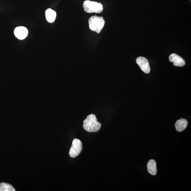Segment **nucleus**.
I'll return each mask as SVG.
<instances>
[{
	"label": "nucleus",
	"mask_w": 191,
	"mask_h": 191,
	"mask_svg": "<svg viewBox=\"0 0 191 191\" xmlns=\"http://www.w3.org/2000/svg\"><path fill=\"white\" fill-rule=\"evenodd\" d=\"M169 59L170 62H173L174 65L175 66L182 67L185 64L184 60L180 56L174 53L170 55Z\"/></svg>",
	"instance_id": "6"
},
{
	"label": "nucleus",
	"mask_w": 191,
	"mask_h": 191,
	"mask_svg": "<svg viewBox=\"0 0 191 191\" xmlns=\"http://www.w3.org/2000/svg\"><path fill=\"white\" fill-rule=\"evenodd\" d=\"M147 169L148 172L151 175L155 176L157 174V164L156 161L154 160L151 159L148 161L147 164Z\"/></svg>",
	"instance_id": "9"
},
{
	"label": "nucleus",
	"mask_w": 191,
	"mask_h": 191,
	"mask_svg": "<svg viewBox=\"0 0 191 191\" xmlns=\"http://www.w3.org/2000/svg\"><path fill=\"white\" fill-rule=\"evenodd\" d=\"M83 7L84 11L88 13L95 12L100 13L103 10V7L101 3L87 0L84 1Z\"/></svg>",
	"instance_id": "3"
},
{
	"label": "nucleus",
	"mask_w": 191,
	"mask_h": 191,
	"mask_svg": "<svg viewBox=\"0 0 191 191\" xmlns=\"http://www.w3.org/2000/svg\"><path fill=\"white\" fill-rule=\"evenodd\" d=\"M188 121L185 119L181 118L176 122L175 126L177 131L179 132L184 130L188 126Z\"/></svg>",
	"instance_id": "8"
},
{
	"label": "nucleus",
	"mask_w": 191,
	"mask_h": 191,
	"mask_svg": "<svg viewBox=\"0 0 191 191\" xmlns=\"http://www.w3.org/2000/svg\"><path fill=\"white\" fill-rule=\"evenodd\" d=\"M14 34L16 37L20 40H23L28 35V29L25 27L20 26L15 29Z\"/></svg>",
	"instance_id": "7"
},
{
	"label": "nucleus",
	"mask_w": 191,
	"mask_h": 191,
	"mask_svg": "<svg viewBox=\"0 0 191 191\" xmlns=\"http://www.w3.org/2000/svg\"><path fill=\"white\" fill-rule=\"evenodd\" d=\"M136 62L143 72L147 74L150 72L149 62L146 58L143 57H139L137 58Z\"/></svg>",
	"instance_id": "5"
},
{
	"label": "nucleus",
	"mask_w": 191,
	"mask_h": 191,
	"mask_svg": "<svg viewBox=\"0 0 191 191\" xmlns=\"http://www.w3.org/2000/svg\"><path fill=\"white\" fill-rule=\"evenodd\" d=\"M45 16L47 21L49 23H52L55 20L56 12L51 9H47L45 12Z\"/></svg>",
	"instance_id": "10"
},
{
	"label": "nucleus",
	"mask_w": 191,
	"mask_h": 191,
	"mask_svg": "<svg viewBox=\"0 0 191 191\" xmlns=\"http://www.w3.org/2000/svg\"><path fill=\"white\" fill-rule=\"evenodd\" d=\"M105 22L101 16L96 15L91 16L89 20V27L91 31L99 34L104 28Z\"/></svg>",
	"instance_id": "2"
},
{
	"label": "nucleus",
	"mask_w": 191,
	"mask_h": 191,
	"mask_svg": "<svg viewBox=\"0 0 191 191\" xmlns=\"http://www.w3.org/2000/svg\"><path fill=\"white\" fill-rule=\"evenodd\" d=\"M83 123L84 129L89 133L98 131L101 127V124L97 121L95 116L93 114L88 115Z\"/></svg>",
	"instance_id": "1"
},
{
	"label": "nucleus",
	"mask_w": 191,
	"mask_h": 191,
	"mask_svg": "<svg viewBox=\"0 0 191 191\" xmlns=\"http://www.w3.org/2000/svg\"><path fill=\"white\" fill-rule=\"evenodd\" d=\"M15 189L9 183L3 182L0 183V191H15Z\"/></svg>",
	"instance_id": "11"
},
{
	"label": "nucleus",
	"mask_w": 191,
	"mask_h": 191,
	"mask_svg": "<svg viewBox=\"0 0 191 191\" xmlns=\"http://www.w3.org/2000/svg\"><path fill=\"white\" fill-rule=\"evenodd\" d=\"M82 143L79 139H75L73 140L72 145L70 149L69 154L70 157H76L82 152Z\"/></svg>",
	"instance_id": "4"
}]
</instances>
